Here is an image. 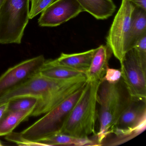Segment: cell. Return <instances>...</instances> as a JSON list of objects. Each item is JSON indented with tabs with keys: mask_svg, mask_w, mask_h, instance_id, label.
Listing matches in <instances>:
<instances>
[{
	"mask_svg": "<svg viewBox=\"0 0 146 146\" xmlns=\"http://www.w3.org/2000/svg\"><path fill=\"white\" fill-rule=\"evenodd\" d=\"M112 53L107 45L96 48L90 66L85 72L87 81H102L108 68V61Z\"/></svg>",
	"mask_w": 146,
	"mask_h": 146,
	"instance_id": "11",
	"label": "cell"
},
{
	"mask_svg": "<svg viewBox=\"0 0 146 146\" xmlns=\"http://www.w3.org/2000/svg\"><path fill=\"white\" fill-rule=\"evenodd\" d=\"M87 82L85 74L65 79L46 77L39 72L0 97V106L13 99L34 97L39 102L31 116L45 114L69 98Z\"/></svg>",
	"mask_w": 146,
	"mask_h": 146,
	"instance_id": "1",
	"label": "cell"
},
{
	"mask_svg": "<svg viewBox=\"0 0 146 146\" xmlns=\"http://www.w3.org/2000/svg\"><path fill=\"white\" fill-rule=\"evenodd\" d=\"M5 138L7 141L14 143L19 146H44L43 144L38 142L27 140L22 136L20 132L12 131L5 135Z\"/></svg>",
	"mask_w": 146,
	"mask_h": 146,
	"instance_id": "20",
	"label": "cell"
},
{
	"mask_svg": "<svg viewBox=\"0 0 146 146\" xmlns=\"http://www.w3.org/2000/svg\"><path fill=\"white\" fill-rule=\"evenodd\" d=\"M146 126V99L132 98L110 135L130 140L143 132Z\"/></svg>",
	"mask_w": 146,
	"mask_h": 146,
	"instance_id": "8",
	"label": "cell"
},
{
	"mask_svg": "<svg viewBox=\"0 0 146 146\" xmlns=\"http://www.w3.org/2000/svg\"><path fill=\"white\" fill-rule=\"evenodd\" d=\"M120 63L122 79L131 97L146 99V54L132 48Z\"/></svg>",
	"mask_w": 146,
	"mask_h": 146,
	"instance_id": "6",
	"label": "cell"
},
{
	"mask_svg": "<svg viewBox=\"0 0 146 146\" xmlns=\"http://www.w3.org/2000/svg\"><path fill=\"white\" fill-rule=\"evenodd\" d=\"M122 78L120 70L111 69L108 67L103 80L110 83H116Z\"/></svg>",
	"mask_w": 146,
	"mask_h": 146,
	"instance_id": "21",
	"label": "cell"
},
{
	"mask_svg": "<svg viewBox=\"0 0 146 146\" xmlns=\"http://www.w3.org/2000/svg\"><path fill=\"white\" fill-rule=\"evenodd\" d=\"M135 7L128 0H122L106 38L107 46L120 63L127 52L126 40Z\"/></svg>",
	"mask_w": 146,
	"mask_h": 146,
	"instance_id": "7",
	"label": "cell"
},
{
	"mask_svg": "<svg viewBox=\"0 0 146 146\" xmlns=\"http://www.w3.org/2000/svg\"><path fill=\"white\" fill-rule=\"evenodd\" d=\"M38 142L44 146H100L97 141L89 137H78L61 133H56Z\"/></svg>",
	"mask_w": 146,
	"mask_h": 146,
	"instance_id": "15",
	"label": "cell"
},
{
	"mask_svg": "<svg viewBox=\"0 0 146 146\" xmlns=\"http://www.w3.org/2000/svg\"><path fill=\"white\" fill-rule=\"evenodd\" d=\"M45 60L43 55H39L9 68L0 76V97L38 73Z\"/></svg>",
	"mask_w": 146,
	"mask_h": 146,
	"instance_id": "9",
	"label": "cell"
},
{
	"mask_svg": "<svg viewBox=\"0 0 146 146\" xmlns=\"http://www.w3.org/2000/svg\"><path fill=\"white\" fill-rule=\"evenodd\" d=\"M39 100L36 97H22L13 99L8 102L7 111H23L36 107Z\"/></svg>",
	"mask_w": 146,
	"mask_h": 146,
	"instance_id": "18",
	"label": "cell"
},
{
	"mask_svg": "<svg viewBox=\"0 0 146 146\" xmlns=\"http://www.w3.org/2000/svg\"><path fill=\"white\" fill-rule=\"evenodd\" d=\"M135 7L146 11V0H128Z\"/></svg>",
	"mask_w": 146,
	"mask_h": 146,
	"instance_id": "23",
	"label": "cell"
},
{
	"mask_svg": "<svg viewBox=\"0 0 146 146\" xmlns=\"http://www.w3.org/2000/svg\"><path fill=\"white\" fill-rule=\"evenodd\" d=\"M39 73L46 77L55 79H68L85 74L83 72L56 64L52 59L45 60Z\"/></svg>",
	"mask_w": 146,
	"mask_h": 146,
	"instance_id": "17",
	"label": "cell"
},
{
	"mask_svg": "<svg viewBox=\"0 0 146 146\" xmlns=\"http://www.w3.org/2000/svg\"><path fill=\"white\" fill-rule=\"evenodd\" d=\"M30 0H4L0 7V44L22 42L29 17Z\"/></svg>",
	"mask_w": 146,
	"mask_h": 146,
	"instance_id": "4",
	"label": "cell"
},
{
	"mask_svg": "<svg viewBox=\"0 0 146 146\" xmlns=\"http://www.w3.org/2000/svg\"><path fill=\"white\" fill-rule=\"evenodd\" d=\"M95 50L94 48L78 53H62L58 58L53 61L58 64L83 72L85 74L90 66Z\"/></svg>",
	"mask_w": 146,
	"mask_h": 146,
	"instance_id": "12",
	"label": "cell"
},
{
	"mask_svg": "<svg viewBox=\"0 0 146 146\" xmlns=\"http://www.w3.org/2000/svg\"><path fill=\"white\" fill-rule=\"evenodd\" d=\"M84 86L20 132L22 136L27 140L38 142L59 133L71 111L80 98Z\"/></svg>",
	"mask_w": 146,
	"mask_h": 146,
	"instance_id": "5",
	"label": "cell"
},
{
	"mask_svg": "<svg viewBox=\"0 0 146 146\" xmlns=\"http://www.w3.org/2000/svg\"><path fill=\"white\" fill-rule=\"evenodd\" d=\"M4 0H0V7H1V5H2V3L4 2Z\"/></svg>",
	"mask_w": 146,
	"mask_h": 146,
	"instance_id": "25",
	"label": "cell"
},
{
	"mask_svg": "<svg viewBox=\"0 0 146 146\" xmlns=\"http://www.w3.org/2000/svg\"><path fill=\"white\" fill-rule=\"evenodd\" d=\"M55 0H30L31 7L29 11V17L31 19L41 13Z\"/></svg>",
	"mask_w": 146,
	"mask_h": 146,
	"instance_id": "19",
	"label": "cell"
},
{
	"mask_svg": "<svg viewBox=\"0 0 146 146\" xmlns=\"http://www.w3.org/2000/svg\"><path fill=\"white\" fill-rule=\"evenodd\" d=\"M84 11L88 13L98 20H105L111 17L116 11L113 0H76Z\"/></svg>",
	"mask_w": 146,
	"mask_h": 146,
	"instance_id": "14",
	"label": "cell"
},
{
	"mask_svg": "<svg viewBox=\"0 0 146 146\" xmlns=\"http://www.w3.org/2000/svg\"><path fill=\"white\" fill-rule=\"evenodd\" d=\"M3 144H2V143H1V141H0V146H3Z\"/></svg>",
	"mask_w": 146,
	"mask_h": 146,
	"instance_id": "26",
	"label": "cell"
},
{
	"mask_svg": "<svg viewBox=\"0 0 146 146\" xmlns=\"http://www.w3.org/2000/svg\"><path fill=\"white\" fill-rule=\"evenodd\" d=\"M133 48L141 53L146 54V35L138 40Z\"/></svg>",
	"mask_w": 146,
	"mask_h": 146,
	"instance_id": "22",
	"label": "cell"
},
{
	"mask_svg": "<svg viewBox=\"0 0 146 146\" xmlns=\"http://www.w3.org/2000/svg\"><path fill=\"white\" fill-rule=\"evenodd\" d=\"M35 108L23 111H6L0 118V136L11 133L20 123L28 120Z\"/></svg>",
	"mask_w": 146,
	"mask_h": 146,
	"instance_id": "16",
	"label": "cell"
},
{
	"mask_svg": "<svg viewBox=\"0 0 146 146\" xmlns=\"http://www.w3.org/2000/svg\"><path fill=\"white\" fill-rule=\"evenodd\" d=\"M101 82L87 81L80 98L59 133L80 137L95 134L97 95Z\"/></svg>",
	"mask_w": 146,
	"mask_h": 146,
	"instance_id": "3",
	"label": "cell"
},
{
	"mask_svg": "<svg viewBox=\"0 0 146 146\" xmlns=\"http://www.w3.org/2000/svg\"><path fill=\"white\" fill-rule=\"evenodd\" d=\"M8 102L2 104L0 106V118L6 111L8 108Z\"/></svg>",
	"mask_w": 146,
	"mask_h": 146,
	"instance_id": "24",
	"label": "cell"
},
{
	"mask_svg": "<svg viewBox=\"0 0 146 146\" xmlns=\"http://www.w3.org/2000/svg\"><path fill=\"white\" fill-rule=\"evenodd\" d=\"M146 35V11L135 6L126 40V52L133 48L138 40Z\"/></svg>",
	"mask_w": 146,
	"mask_h": 146,
	"instance_id": "13",
	"label": "cell"
},
{
	"mask_svg": "<svg viewBox=\"0 0 146 146\" xmlns=\"http://www.w3.org/2000/svg\"><path fill=\"white\" fill-rule=\"evenodd\" d=\"M83 12L76 0H55L41 13L38 25L40 27H57Z\"/></svg>",
	"mask_w": 146,
	"mask_h": 146,
	"instance_id": "10",
	"label": "cell"
},
{
	"mask_svg": "<svg viewBox=\"0 0 146 146\" xmlns=\"http://www.w3.org/2000/svg\"><path fill=\"white\" fill-rule=\"evenodd\" d=\"M132 100L122 78L116 83L102 80L97 95L100 126L96 140L100 146L113 131L118 119Z\"/></svg>",
	"mask_w": 146,
	"mask_h": 146,
	"instance_id": "2",
	"label": "cell"
}]
</instances>
